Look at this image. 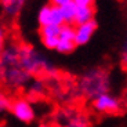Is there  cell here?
<instances>
[{
	"mask_svg": "<svg viewBox=\"0 0 127 127\" xmlns=\"http://www.w3.org/2000/svg\"><path fill=\"white\" fill-rule=\"evenodd\" d=\"M94 21V7H79L75 19V26Z\"/></svg>",
	"mask_w": 127,
	"mask_h": 127,
	"instance_id": "12",
	"label": "cell"
},
{
	"mask_svg": "<svg viewBox=\"0 0 127 127\" xmlns=\"http://www.w3.org/2000/svg\"><path fill=\"white\" fill-rule=\"evenodd\" d=\"M10 112L13 113L15 119H18L22 123H32L36 118V112L33 105L25 98H17L11 102V109Z\"/></svg>",
	"mask_w": 127,
	"mask_h": 127,
	"instance_id": "6",
	"label": "cell"
},
{
	"mask_svg": "<svg viewBox=\"0 0 127 127\" xmlns=\"http://www.w3.org/2000/svg\"><path fill=\"white\" fill-rule=\"evenodd\" d=\"M58 123L61 127H89V119L84 115L79 113L76 111L70 109H64L57 116Z\"/></svg>",
	"mask_w": 127,
	"mask_h": 127,
	"instance_id": "8",
	"label": "cell"
},
{
	"mask_svg": "<svg viewBox=\"0 0 127 127\" xmlns=\"http://www.w3.org/2000/svg\"><path fill=\"white\" fill-rule=\"evenodd\" d=\"M19 61L22 68L31 76L46 75V76L54 77L58 73L53 62L32 44L19 43Z\"/></svg>",
	"mask_w": 127,
	"mask_h": 127,
	"instance_id": "2",
	"label": "cell"
},
{
	"mask_svg": "<svg viewBox=\"0 0 127 127\" xmlns=\"http://www.w3.org/2000/svg\"><path fill=\"white\" fill-rule=\"evenodd\" d=\"M77 7H93L94 0H75Z\"/></svg>",
	"mask_w": 127,
	"mask_h": 127,
	"instance_id": "18",
	"label": "cell"
},
{
	"mask_svg": "<svg viewBox=\"0 0 127 127\" xmlns=\"http://www.w3.org/2000/svg\"><path fill=\"white\" fill-rule=\"evenodd\" d=\"M111 84L112 80L108 70L104 68H91L79 77L77 89L83 97L93 101L99 95L109 93Z\"/></svg>",
	"mask_w": 127,
	"mask_h": 127,
	"instance_id": "3",
	"label": "cell"
},
{
	"mask_svg": "<svg viewBox=\"0 0 127 127\" xmlns=\"http://www.w3.org/2000/svg\"><path fill=\"white\" fill-rule=\"evenodd\" d=\"M70 1H73V0H50V3L57 7H64V6H66L68 3H70Z\"/></svg>",
	"mask_w": 127,
	"mask_h": 127,
	"instance_id": "19",
	"label": "cell"
},
{
	"mask_svg": "<svg viewBox=\"0 0 127 127\" xmlns=\"http://www.w3.org/2000/svg\"><path fill=\"white\" fill-rule=\"evenodd\" d=\"M93 109L97 113L115 115L122 111V101L115 94L106 93V94H102L95 99H93Z\"/></svg>",
	"mask_w": 127,
	"mask_h": 127,
	"instance_id": "4",
	"label": "cell"
},
{
	"mask_svg": "<svg viewBox=\"0 0 127 127\" xmlns=\"http://www.w3.org/2000/svg\"><path fill=\"white\" fill-rule=\"evenodd\" d=\"M6 46H7V28L4 25V22L0 19V55L3 54Z\"/></svg>",
	"mask_w": 127,
	"mask_h": 127,
	"instance_id": "15",
	"label": "cell"
},
{
	"mask_svg": "<svg viewBox=\"0 0 127 127\" xmlns=\"http://www.w3.org/2000/svg\"><path fill=\"white\" fill-rule=\"evenodd\" d=\"M73 1H75V0H73Z\"/></svg>",
	"mask_w": 127,
	"mask_h": 127,
	"instance_id": "20",
	"label": "cell"
},
{
	"mask_svg": "<svg viewBox=\"0 0 127 127\" xmlns=\"http://www.w3.org/2000/svg\"><path fill=\"white\" fill-rule=\"evenodd\" d=\"M76 40H75V25L64 24L61 26V33L58 37V44L55 51L60 54H70L76 48Z\"/></svg>",
	"mask_w": 127,
	"mask_h": 127,
	"instance_id": "7",
	"label": "cell"
},
{
	"mask_svg": "<svg viewBox=\"0 0 127 127\" xmlns=\"http://www.w3.org/2000/svg\"><path fill=\"white\" fill-rule=\"evenodd\" d=\"M120 64H122V66L127 68V36L124 39L122 50H120Z\"/></svg>",
	"mask_w": 127,
	"mask_h": 127,
	"instance_id": "17",
	"label": "cell"
},
{
	"mask_svg": "<svg viewBox=\"0 0 127 127\" xmlns=\"http://www.w3.org/2000/svg\"><path fill=\"white\" fill-rule=\"evenodd\" d=\"M26 0H0V10L4 18L14 19L24 10Z\"/></svg>",
	"mask_w": 127,
	"mask_h": 127,
	"instance_id": "11",
	"label": "cell"
},
{
	"mask_svg": "<svg viewBox=\"0 0 127 127\" xmlns=\"http://www.w3.org/2000/svg\"><path fill=\"white\" fill-rule=\"evenodd\" d=\"M77 4L75 1H70L66 6L61 7V11H62V17L65 24H69V25H75V19H76V14H77Z\"/></svg>",
	"mask_w": 127,
	"mask_h": 127,
	"instance_id": "13",
	"label": "cell"
},
{
	"mask_svg": "<svg viewBox=\"0 0 127 127\" xmlns=\"http://www.w3.org/2000/svg\"><path fill=\"white\" fill-rule=\"evenodd\" d=\"M32 76L19 61V43H7L0 55V84L8 90H21L31 83Z\"/></svg>",
	"mask_w": 127,
	"mask_h": 127,
	"instance_id": "1",
	"label": "cell"
},
{
	"mask_svg": "<svg viewBox=\"0 0 127 127\" xmlns=\"http://www.w3.org/2000/svg\"><path fill=\"white\" fill-rule=\"evenodd\" d=\"M97 21H90L87 24H82V25L75 26V40H76V46H86L90 40L93 39L95 31H97Z\"/></svg>",
	"mask_w": 127,
	"mask_h": 127,
	"instance_id": "10",
	"label": "cell"
},
{
	"mask_svg": "<svg viewBox=\"0 0 127 127\" xmlns=\"http://www.w3.org/2000/svg\"><path fill=\"white\" fill-rule=\"evenodd\" d=\"M62 25H46L39 28V36H40L41 44L48 50H55L58 44V37L61 33Z\"/></svg>",
	"mask_w": 127,
	"mask_h": 127,
	"instance_id": "9",
	"label": "cell"
},
{
	"mask_svg": "<svg viewBox=\"0 0 127 127\" xmlns=\"http://www.w3.org/2000/svg\"><path fill=\"white\" fill-rule=\"evenodd\" d=\"M29 94L31 95H35V97H40L46 93V83L43 82L41 79H36L29 84V89H28Z\"/></svg>",
	"mask_w": 127,
	"mask_h": 127,
	"instance_id": "14",
	"label": "cell"
},
{
	"mask_svg": "<svg viewBox=\"0 0 127 127\" xmlns=\"http://www.w3.org/2000/svg\"><path fill=\"white\" fill-rule=\"evenodd\" d=\"M11 99L7 97V95L1 94L0 93V116H3L6 112H8L11 109Z\"/></svg>",
	"mask_w": 127,
	"mask_h": 127,
	"instance_id": "16",
	"label": "cell"
},
{
	"mask_svg": "<svg viewBox=\"0 0 127 127\" xmlns=\"http://www.w3.org/2000/svg\"><path fill=\"white\" fill-rule=\"evenodd\" d=\"M37 24L39 26H46V25H64L62 11L61 7L53 6L51 3L44 4L39 10L37 13Z\"/></svg>",
	"mask_w": 127,
	"mask_h": 127,
	"instance_id": "5",
	"label": "cell"
}]
</instances>
